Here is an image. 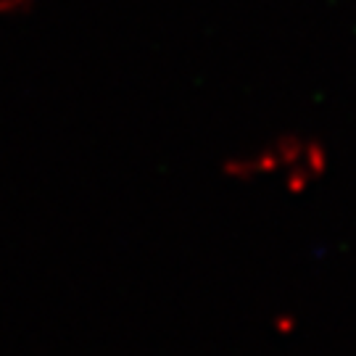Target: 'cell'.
I'll list each match as a JSON object with an SVG mask.
<instances>
[{
	"instance_id": "cell-1",
	"label": "cell",
	"mask_w": 356,
	"mask_h": 356,
	"mask_svg": "<svg viewBox=\"0 0 356 356\" xmlns=\"http://www.w3.org/2000/svg\"><path fill=\"white\" fill-rule=\"evenodd\" d=\"M325 169V143L301 132H282L225 161V175L235 182H272L288 193H304Z\"/></svg>"
},
{
	"instance_id": "cell-2",
	"label": "cell",
	"mask_w": 356,
	"mask_h": 356,
	"mask_svg": "<svg viewBox=\"0 0 356 356\" xmlns=\"http://www.w3.org/2000/svg\"><path fill=\"white\" fill-rule=\"evenodd\" d=\"M40 0H3L0 11L3 13H26L29 8H35Z\"/></svg>"
}]
</instances>
